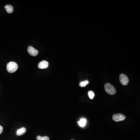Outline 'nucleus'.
Returning a JSON list of instances; mask_svg holds the SVG:
<instances>
[{
	"label": "nucleus",
	"mask_w": 140,
	"mask_h": 140,
	"mask_svg": "<svg viewBox=\"0 0 140 140\" xmlns=\"http://www.w3.org/2000/svg\"><path fill=\"white\" fill-rule=\"evenodd\" d=\"M28 52L31 56L35 57L38 54V51L33 47H29L28 48Z\"/></svg>",
	"instance_id": "obj_5"
},
{
	"label": "nucleus",
	"mask_w": 140,
	"mask_h": 140,
	"mask_svg": "<svg viewBox=\"0 0 140 140\" xmlns=\"http://www.w3.org/2000/svg\"><path fill=\"white\" fill-rule=\"evenodd\" d=\"M26 132V129L25 127H22L17 130L16 132V134L18 136H21V135H23V134H24Z\"/></svg>",
	"instance_id": "obj_7"
},
{
	"label": "nucleus",
	"mask_w": 140,
	"mask_h": 140,
	"mask_svg": "<svg viewBox=\"0 0 140 140\" xmlns=\"http://www.w3.org/2000/svg\"><path fill=\"white\" fill-rule=\"evenodd\" d=\"M88 83L89 81L87 80L82 81L79 83V86L81 87H85Z\"/></svg>",
	"instance_id": "obj_10"
},
{
	"label": "nucleus",
	"mask_w": 140,
	"mask_h": 140,
	"mask_svg": "<svg viewBox=\"0 0 140 140\" xmlns=\"http://www.w3.org/2000/svg\"><path fill=\"white\" fill-rule=\"evenodd\" d=\"M49 66L48 62L47 61H41L39 63L38 67L40 69H45L47 68Z\"/></svg>",
	"instance_id": "obj_6"
},
{
	"label": "nucleus",
	"mask_w": 140,
	"mask_h": 140,
	"mask_svg": "<svg viewBox=\"0 0 140 140\" xmlns=\"http://www.w3.org/2000/svg\"><path fill=\"white\" fill-rule=\"evenodd\" d=\"M104 88L105 92L109 95H113L116 93V89L114 87V86L112 85L110 83H106L104 86Z\"/></svg>",
	"instance_id": "obj_2"
},
{
	"label": "nucleus",
	"mask_w": 140,
	"mask_h": 140,
	"mask_svg": "<svg viewBox=\"0 0 140 140\" xmlns=\"http://www.w3.org/2000/svg\"><path fill=\"white\" fill-rule=\"evenodd\" d=\"M125 119V116L123 114L118 113L114 114L113 116V120L116 122L122 121Z\"/></svg>",
	"instance_id": "obj_4"
},
{
	"label": "nucleus",
	"mask_w": 140,
	"mask_h": 140,
	"mask_svg": "<svg viewBox=\"0 0 140 140\" xmlns=\"http://www.w3.org/2000/svg\"><path fill=\"white\" fill-rule=\"evenodd\" d=\"M18 68V65L16 62H11L7 63V71L10 73H13L16 72Z\"/></svg>",
	"instance_id": "obj_1"
},
{
	"label": "nucleus",
	"mask_w": 140,
	"mask_h": 140,
	"mask_svg": "<svg viewBox=\"0 0 140 140\" xmlns=\"http://www.w3.org/2000/svg\"><path fill=\"white\" fill-rule=\"evenodd\" d=\"M36 139L37 140H49L50 139L47 136L41 137V136H38L37 137Z\"/></svg>",
	"instance_id": "obj_11"
},
{
	"label": "nucleus",
	"mask_w": 140,
	"mask_h": 140,
	"mask_svg": "<svg viewBox=\"0 0 140 140\" xmlns=\"http://www.w3.org/2000/svg\"></svg>",
	"instance_id": "obj_14"
},
{
	"label": "nucleus",
	"mask_w": 140,
	"mask_h": 140,
	"mask_svg": "<svg viewBox=\"0 0 140 140\" xmlns=\"http://www.w3.org/2000/svg\"><path fill=\"white\" fill-rule=\"evenodd\" d=\"M7 12L9 14H11L13 12V7L11 5H7L5 6Z\"/></svg>",
	"instance_id": "obj_8"
},
{
	"label": "nucleus",
	"mask_w": 140,
	"mask_h": 140,
	"mask_svg": "<svg viewBox=\"0 0 140 140\" xmlns=\"http://www.w3.org/2000/svg\"><path fill=\"white\" fill-rule=\"evenodd\" d=\"M119 81L122 85L126 86L129 83V78L126 75L121 74L119 76Z\"/></svg>",
	"instance_id": "obj_3"
},
{
	"label": "nucleus",
	"mask_w": 140,
	"mask_h": 140,
	"mask_svg": "<svg viewBox=\"0 0 140 140\" xmlns=\"http://www.w3.org/2000/svg\"><path fill=\"white\" fill-rule=\"evenodd\" d=\"M86 120L85 118H82L80 119L79 121H78V123L79 125L81 127H83L84 126H85L86 124Z\"/></svg>",
	"instance_id": "obj_9"
},
{
	"label": "nucleus",
	"mask_w": 140,
	"mask_h": 140,
	"mask_svg": "<svg viewBox=\"0 0 140 140\" xmlns=\"http://www.w3.org/2000/svg\"><path fill=\"white\" fill-rule=\"evenodd\" d=\"M89 97L90 99H93L95 97V93L94 92L92 91H90L88 92Z\"/></svg>",
	"instance_id": "obj_12"
},
{
	"label": "nucleus",
	"mask_w": 140,
	"mask_h": 140,
	"mask_svg": "<svg viewBox=\"0 0 140 140\" xmlns=\"http://www.w3.org/2000/svg\"><path fill=\"white\" fill-rule=\"evenodd\" d=\"M3 129L2 126L0 125V134L2 133V131H3Z\"/></svg>",
	"instance_id": "obj_13"
}]
</instances>
